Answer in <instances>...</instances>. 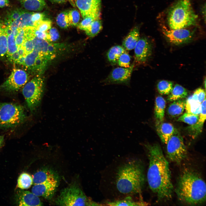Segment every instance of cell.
<instances>
[{"label": "cell", "instance_id": "1", "mask_svg": "<svg viewBox=\"0 0 206 206\" xmlns=\"http://www.w3.org/2000/svg\"><path fill=\"white\" fill-rule=\"evenodd\" d=\"M144 145L149 160L147 177L149 188L158 201L169 200L172 197L174 189L169 162L159 144Z\"/></svg>", "mask_w": 206, "mask_h": 206}, {"label": "cell", "instance_id": "2", "mask_svg": "<svg viewBox=\"0 0 206 206\" xmlns=\"http://www.w3.org/2000/svg\"><path fill=\"white\" fill-rule=\"evenodd\" d=\"M116 169L114 183L117 191L126 196L140 194L145 182L142 162L135 158L129 159Z\"/></svg>", "mask_w": 206, "mask_h": 206}, {"label": "cell", "instance_id": "3", "mask_svg": "<svg viewBox=\"0 0 206 206\" xmlns=\"http://www.w3.org/2000/svg\"><path fill=\"white\" fill-rule=\"evenodd\" d=\"M206 188L205 183L201 176L194 170L187 168L179 176L175 192L183 203L198 205L205 201Z\"/></svg>", "mask_w": 206, "mask_h": 206}, {"label": "cell", "instance_id": "4", "mask_svg": "<svg viewBox=\"0 0 206 206\" xmlns=\"http://www.w3.org/2000/svg\"><path fill=\"white\" fill-rule=\"evenodd\" d=\"M197 17L191 0H177L168 11L167 21L170 29L186 28L195 25Z\"/></svg>", "mask_w": 206, "mask_h": 206}, {"label": "cell", "instance_id": "5", "mask_svg": "<svg viewBox=\"0 0 206 206\" xmlns=\"http://www.w3.org/2000/svg\"><path fill=\"white\" fill-rule=\"evenodd\" d=\"M56 203L60 206H104L92 201L78 186L73 185L61 191Z\"/></svg>", "mask_w": 206, "mask_h": 206}, {"label": "cell", "instance_id": "6", "mask_svg": "<svg viewBox=\"0 0 206 206\" xmlns=\"http://www.w3.org/2000/svg\"><path fill=\"white\" fill-rule=\"evenodd\" d=\"M26 118L24 109L21 105L0 102V128L15 127L22 123Z\"/></svg>", "mask_w": 206, "mask_h": 206}, {"label": "cell", "instance_id": "7", "mask_svg": "<svg viewBox=\"0 0 206 206\" xmlns=\"http://www.w3.org/2000/svg\"><path fill=\"white\" fill-rule=\"evenodd\" d=\"M43 92V82L39 77H36L25 84L22 94L27 107L31 112L35 111L41 103Z\"/></svg>", "mask_w": 206, "mask_h": 206}, {"label": "cell", "instance_id": "8", "mask_svg": "<svg viewBox=\"0 0 206 206\" xmlns=\"http://www.w3.org/2000/svg\"><path fill=\"white\" fill-rule=\"evenodd\" d=\"M166 144L167 157L171 161L179 164L186 157V148L182 137L176 129Z\"/></svg>", "mask_w": 206, "mask_h": 206}, {"label": "cell", "instance_id": "9", "mask_svg": "<svg viewBox=\"0 0 206 206\" xmlns=\"http://www.w3.org/2000/svg\"><path fill=\"white\" fill-rule=\"evenodd\" d=\"M28 79V74L26 72L20 69H13L0 88L7 92H16L26 84Z\"/></svg>", "mask_w": 206, "mask_h": 206}, {"label": "cell", "instance_id": "10", "mask_svg": "<svg viewBox=\"0 0 206 206\" xmlns=\"http://www.w3.org/2000/svg\"><path fill=\"white\" fill-rule=\"evenodd\" d=\"M163 34L171 43L175 45H181L191 41L194 32L186 28L168 29L165 26L162 29Z\"/></svg>", "mask_w": 206, "mask_h": 206}, {"label": "cell", "instance_id": "11", "mask_svg": "<svg viewBox=\"0 0 206 206\" xmlns=\"http://www.w3.org/2000/svg\"><path fill=\"white\" fill-rule=\"evenodd\" d=\"M134 64L128 68L118 67L114 69L104 80L106 84H128L132 72Z\"/></svg>", "mask_w": 206, "mask_h": 206}, {"label": "cell", "instance_id": "12", "mask_svg": "<svg viewBox=\"0 0 206 206\" xmlns=\"http://www.w3.org/2000/svg\"><path fill=\"white\" fill-rule=\"evenodd\" d=\"M134 49L135 61L138 64L146 62L151 55V44L146 38H139Z\"/></svg>", "mask_w": 206, "mask_h": 206}, {"label": "cell", "instance_id": "13", "mask_svg": "<svg viewBox=\"0 0 206 206\" xmlns=\"http://www.w3.org/2000/svg\"><path fill=\"white\" fill-rule=\"evenodd\" d=\"M101 0H76V5L84 18L92 13H100Z\"/></svg>", "mask_w": 206, "mask_h": 206}, {"label": "cell", "instance_id": "14", "mask_svg": "<svg viewBox=\"0 0 206 206\" xmlns=\"http://www.w3.org/2000/svg\"><path fill=\"white\" fill-rule=\"evenodd\" d=\"M16 203L19 206H40L43 205L38 196L28 191L20 190L16 195Z\"/></svg>", "mask_w": 206, "mask_h": 206}, {"label": "cell", "instance_id": "15", "mask_svg": "<svg viewBox=\"0 0 206 206\" xmlns=\"http://www.w3.org/2000/svg\"><path fill=\"white\" fill-rule=\"evenodd\" d=\"M58 182H47L34 185L31 192L38 197L49 199L54 195L58 185Z\"/></svg>", "mask_w": 206, "mask_h": 206}, {"label": "cell", "instance_id": "16", "mask_svg": "<svg viewBox=\"0 0 206 206\" xmlns=\"http://www.w3.org/2000/svg\"><path fill=\"white\" fill-rule=\"evenodd\" d=\"M34 185L47 182H58L57 175L50 169H45L36 172L32 177Z\"/></svg>", "mask_w": 206, "mask_h": 206}, {"label": "cell", "instance_id": "17", "mask_svg": "<svg viewBox=\"0 0 206 206\" xmlns=\"http://www.w3.org/2000/svg\"><path fill=\"white\" fill-rule=\"evenodd\" d=\"M33 12L25 10L17 19L9 25L12 32H16L18 28L34 27V23L31 20V17Z\"/></svg>", "mask_w": 206, "mask_h": 206}, {"label": "cell", "instance_id": "18", "mask_svg": "<svg viewBox=\"0 0 206 206\" xmlns=\"http://www.w3.org/2000/svg\"><path fill=\"white\" fill-rule=\"evenodd\" d=\"M206 119V98L201 103V110L198 121L195 124L188 127L191 135L194 138L196 137L202 131Z\"/></svg>", "mask_w": 206, "mask_h": 206}, {"label": "cell", "instance_id": "19", "mask_svg": "<svg viewBox=\"0 0 206 206\" xmlns=\"http://www.w3.org/2000/svg\"><path fill=\"white\" fill-rule=\"evenodd\" d=\"M156 126L157 132L161 140L166 144L176 129L171 124L163 122L156 125Z\"/></svg>", "mask_w": 206, "mask_h": 206}, {"label": "cell", "instance_id": "20", "mask_svg": "<svg viewBox=\"0 0 206 206\" xmlns=\"http://www.w3.org/2000/svg\"><path fill=\"white\" fill-rule=\"evenodd\" d=\"M139 35L138 28L134 27L124 39L122 46L125 50H130L134 49L140 38Z\"/></svg>", "mask_w": 206, "mask_h": 206}, {"label": "cell", "instance_id": "21", "mask_svg": "<svg viewBox=\"0 0 206 206\" xmlns=\"http://www.w3.org/2000/svg\"><path fill=\"white\" fill-rule=\"evenodd\" d=\"M105 205L108 206H146L148 203L142 200H135L131 197L127 196L121 199L106 202Z\"/></svg>", "mask_w": 206, "mask_h": 206}, {"label": "cell", "instance_id": "22", "mask_svg": "<svg viewBox=\"0 0 206 206\" xmlns=\"http://www.w3.org/2000/svg\"><path fill=\"white\" fill-rule=\"evenodd\" d=\"M166 104V101L162 97L159 96L156 97L154 106L156 125L163 122Z\"/></svg>", "mask_w": 206, "mask_h": 206}, {"label": "cell", "instance_id": "23", "mask_svg": "<svg viewBox=\"0 0 206 206\" xmlns=\"http://www.w3.org/2000/svg\"><path fill=\"white\" fill-rule=\"evenodd\" d=\"M168 107V114L171 117H176L182 114L185 109L186 100L181 99L174 101Z\"/></svg>", "mask_w": 206, "mask_h": 206}, {"label": "cell", "instance_id": "24", "mask_svg": "<svg viewBox=\"0 0 206 206\" xmlns=\"http://www.w3.org/2000/svg\"><path fill=\"white\" fill-rule=\"evenodd\" d=\"M26 10L31 11L42 10L45 6V0H19Z\"/></svg>", "mask_w": 206, "mask_h": 206}, {"label": "cell", "instance_id": "25", "mask_svg": "<svg viewBox=\"0 0 206 206\" xmlns=\"http://www.w3.org/2000/svg\"><path fill=\"white\" fill-rule=\"evenodd\" d=\"M188 95L187 90L181 86L176 84L169 94L167 100L173 102L186 98Z\"/></svg>", "mask_w": 206, "mask_h": 206}, {"label": "cell", "instance_id": "26", "mask_svg": "<svg viewBox=\"0 0 206 206\" xmlns=\"http://www.w3.org/2000/svg\"><path fill=\"white\" fill-rule=\"evenodd\" d=\"M125 50L122 46L120 45H116L112 47L107 54L108 61L112 65L116 64L120 56L125 52Z\"/></svg>", "mask_w": 206, "mask_h": 206}, {"label": "cell", "instance_id": "27", "mask_svg": "<svg viewBox=\"0 0 206 206\" xmlns=\"http://www.w3.org/2000/svg\"><path fill=\"white\" fill-rule=\"evenodd\" d=\"M185 109L186 112L199 115L201 110V103L193 99L191 96L186 100Z\"/></svg>", "mask_w": 206, "mask_h": 206}, {"label": "cell", "instance_id": "28", "mask_svg": "<svg viewBox=\"0 0 206 206\" xmlns=\"http://www.w3.org/2000/svg\"><path fill=\"white\" fill-rule=\"evenodd\" d=\"M34 49L40 53L47 56L51 60L48 54V47L49 43L46 40L35 36L32 39Z\"/></svg>", "mask_w": 206, "mask_h": 206}, {"label": "cell", "instance_id": "29", "mask_svg": "<svg viewBox=\"0 0 206 206\" xmlns=\"http://www.w3.org/2000/svg\"><path fill=\"white\" fill-rule=\"evenodd\" d=\"M6 25L0 23V57L4 56L7 49V35L5 31Z\"/></svg>", "mask_w": 206, "mask_h": 206}, {"label": "cell", "instance_id": "30", "mask_svg": "<svg viewBox=\"0 0 206 206\" xmlns=\"http://www.w3.org/2000/svg\"><path fill=\"white\" fill-rule=\"evenodd\" d=\"M33 183L32 177L29 174L24 173L19 177L17 186L21 189H26L30 188Z\"/></svg>", "mask_w": 206, "mask_h": 206}, {"label": "cell", "instance_id": "31", "mask_svg": "<svg viewBox=\"0 0 206 206\" xmlns=\"http://www.w3.org/2000/svg\"><path fill=\"white\" fill-rule=\"evenodd\" d=\"M102 28V23L100 18L94 20L84 31L86 34L90 37L97 35Z\"/></svg>", "mask_w": 206, "mask_h": 206}, {"label": "cell", "instance_id": "32", "mask_svg": "<svg viewBox=\"0 0 206 206\" xmlns=\"http://www.w3.org/2000/svg\"><path fill=\"white\" fill-rule=\"evenodd\" d=\"M50 60L47 56L40 53L31 70L34 72H41L45 68L48 61Z\"/></svg>", "mask_w": 206, "mask_h": 206}, {"label": "cell", "instance_id": "33", "mask_svg": "<svg viewBox=\"0 0 206 206\" xmlns=\"http://www.w3.org/2000/svg\"><path fill=\"white\" fill-rule=\"evenodd\" d=\"M173 84L170 81L162 80L160 81L157 85L159 93L162 95H169L173 88Z\"/></svg>", "mask_w": 206, "mask_h": 206}, {"label": "cell", "instance_id": "34", "mask_svg": "<svg viewBox=\"0 0 206 206\" xmlns=\"http://www.w3.org/2000/svg\"><path fill=\"white\" fill-rule=\"evenodd\" d=\"M40 54V53L38 51L34 49L32 52L26 56L24 65L29 70H31Z\"/></svg>", "mask_w": 206, "mask_h": 206}, {"label": "cell", "instance_id": "35", "mask_svg": "<svg viewBox=\"0 0 206 206\" xmlns=\"http://www.w3.org/2000/svg\"><path fill=\"white\" fill-rule=\"evenodd\" d=\"M100 13L91 14L84 18L77 26L80 29L85 31L95 20L99 18Z\"/></svg>", "mask_w": 206, "mask_h": 206}, {"label": "cell", "instance_id": "36", "mask_svg": "<svg viewBox=\"0 0 206 206\" xmlns=\"http://www.w3.org/2000/svg\"><path fill=\"white\" fill-rule=\"evenodd\" d=\"M199 115L185 112L180 116L177 121L182 122L191 126L195 124L198 120Z\"/></svg>", "mask_w": 206, "mask_h": 206}, {"label": "cell", "instance_id": "37", "mask_svg": "<svg viewBox=\"0 0 206 206\" xmlns=\"http://www.w3.org/2000/svg\"><path fill=\"white\" fill-rule=\"evenodd\" d=\"M58 25L60 28L66 29L70 26L68 16V12L63 11L59 13L56 19Z\"/></svg>", "mask_w": 206, "mask_h": 206}, {"label": "cell", "instance_id": "38", "mask_svg": "<svg viewBox=\"0 0 206 206\" xmlns=\"http://www.w3.org/2000/svg\"><path fill=\"white\" fill-rule=\"evenodd\" d=\"M25 10L21 9H14L9 11L5 19V23L7 26L10 25L11 23L17 19Z\"/></svg>", "mask_w": 206, "mask_h": 206}, {"label": "cell", "instance_id": "39", "mask_svg": "<svg viewBox=\"0 0 206 206\" xmlns=\"http://www.w3.org/2000/svg\"><path fill=\"white\" fill-rule=\"evenodd\" d=\"M7 54L8 56L17 51V47L16 45L15 37L12 33L7 36Z\"/></svg>", "mask_w": 206, "mask_h": 206}, {"label": "cell", "instance_id": "40", "mask_svg": "<svg viewBox=\"0 0 206 206\" xmlns=\"http://www.w3.org/2000/svg\"><path fill=\"white\" fill-rule=\"evenodd\" d=\"M52 22L49 20H42L34 23L36 29L42 32H46L51 28Z\"/></svg>", "mask_w": 206, "mask_h": 206}, {"label": "cell", "instance_id": "41", "mask_svg": "<svg viewBox=\"0 0 206 206\" xmlns=\"http://www.w3.org/2000/svg\"><path fill=\"white\" fill-rule=\"evenodd\" d=\"M68 16L70 26L78 25L80 19V14L78 10L73 9L68 12Z\"/></svg>", "mask_w": 206, "mask_h": 206}, {"label": "cell", "instance_id": "42", "mask_svg": "<svg viewBox=\"0 0 206 206\" xmlns=\"http://www.w3.org/2000/svg\"><path fill=\"white\" fill-rule=\"evenodd\" d=\"M130 56L126 51L120 56L117 63L122 67L128 68L130 66Z\"/></svg>", "mask_w": 206, "mask_h": 206}, {"label": "cell", "instance_id": "43", "mask_svg": "<svg viewBox=\"0 0 206 206\" xmlns=\"http://www.w3.org/2000/svg\"><path fill=\"white\" fill-rule=\"evenodd\" d=\"M47 34V41H55L59 39V32L56 28L52 27L46 31Z\"/></svg>", "mask_w": 206, "mask_h": 206}, {"label": "cell", "instance_id": "44", "mask_svg": "<svg viewBox=\"0 0 206 206\" xmlns=\"http://www.w3.org/2000/svg\"><path fill=\"white\" fill-rule=\"evenodd\" d=\"M192 97L194 100L201 103L206 98L205 91L202 88H198L195 91Z\"/></svg>", "mask_w": 206, "mask_h": 206}, {"label": "cell", "instance_id": "45", "mask_svg": "<svg viewBox=\"0 0 206 206\" xmlns=\"http://www.w3.org/2000/svg\"><path fill=\"white\" fill-rule=\"evenodd\" d=\"M25 37L24 28L19 29L18 33L15 37V41L17 47L21 46L23 44Z\"/></svg>", "mask_w": 206, "mask_h": 206}, {"label": "cell", "instance_id": "46", "mask_svg": "<svg viewBox=\"0 0 206 206\" xmlns=\"http://www.w3.org/2000/svg\"><path fill=\"white\" fill-rule=\"evenodd\" d=\"M21 45L26 54L31 52L34 49L32 39H25Z\"/></svg>", "mask_w": 206, "mask_h": 206}, {"label": "cell", "instance_id": "47", "mask_svg": "<svg viewBox=\"0 0 206 206\" xmlns=\"http://www.w3.org/2000/svg\"><path fill=\"white\" fill-rule=\"evenodd\" d=\"M45 16L43 13L33 12L31 17V20L34 23L42 20Z\"/></svg>", "mask_w": 206, "mask_h": 206}, {"label": "cell", "instance_id": "48", "mask_svg": "<svg viewBox=\"0 0 206 206\" xmlns=\"http://www.w3.org/2000/svg\"><path fill=\"white\" fill-rule=\"evenodd\" d=\"M34 34L35 36L47 41V34L46 32H42L34 28Z\"/></svg>", "mask_w": 206, "mask_h": 206}, {"label": "cell", "instance_id": "49", "mask_svg": "<svg viewBox=\"0 0 206 206\" xmlns=\"http://www.w3.org/2000/svg\"><path fill=\"white\" fill-rule=\"evenodd\" d=\"M8 56L11 61L15 63L20 57L17 51Z\"/></svg>", "mask_w": 206, "mask_h": 206}, {"label": "cell", "instance_id": "50", "mask_svg": "<svg viewBox=\"0 0 206 206\" xmlns=\"http://www.w3.org/2000/svg\"><path fill=\"white\" fill-rule=\"evenodd\" d=\"M17 52L20 57L26 56L27 55L22 45L18 47Z\"/></svg>", "mask_w": 206, "mask_h": 206}, {"label": "cell", "instance_id": "51", "mask_svg": "<svg viewBox=\"0 0 206 206\" xmlns=\"http://www.w3.org/2000/svg\"><path fill=\"white\" fill-rule=\"evenodd\" d=\"M9 0H0V7L3 8L9 5Z\"/></svg>", "mask_w": 206, "mask_h": 206}, {"label": "cell", "instance_id": "52", "mask_svg": "<svg viewBox=\"0 0 206 206\" xmlns=\"http://www.w3.org/2000/svg\"><path fill=\"white\" fill-rule=\"evenodd\" d=\"M25 56L20 57L17 61L16 63L24 65Z\"/></svg>", "mask_w": 206, "mask_h": 206}, {"label": "cell", "instance_id": "53", "mask_svg": "<svg viewBox=\"0 0 206 206\" xmlns=\"http://www.w3.org/2000/svg\"><path fill=\"white\" fill-rule=\"evenodd\" d=\"M51 1L57 3H63L66 2L68 0H50Z\"/></svg>", "mask_w": 206, "mask_h": 206}, {"label": "cell", "instance_id": "54", "mask_svg": "<svg viewBox=\"0 0 206 206\" xmlns=\"http://www.w3.org/2000/svg\"><path fill=\"white\" fill-rule=\"evenodd\" d=\"M4 137L0 135V148L2 146L4 142Z\"/></svg>", "mask_w": 206, "mask_h": 206}, {"label": "cell", "instance_id": "55", "mask_svg": "<svg viewBox=\"0 0 206 206\" xmlns=\"http://www.w3.org/2000/svg\"><path fill=\"white\" fill-rule=\"evenodd\" d=\"M204 86H205V87H206V80H205V81H204Z\"/></svg>", "mask_w": 206, "mask_h": 206}]
</instances>
